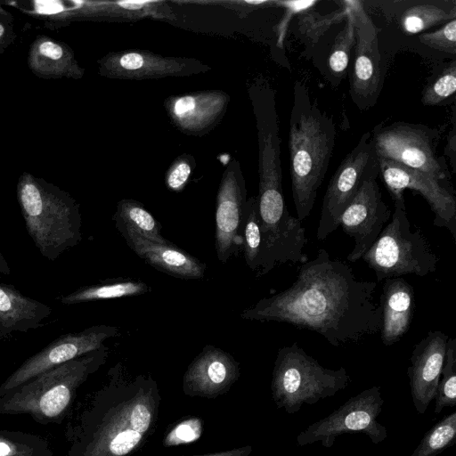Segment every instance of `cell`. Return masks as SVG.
<instances>
[{"mask_svg": "<svg viewBox=\"0 0 456 456\" xmlns=\"http://www.w3.org/2000/svg\"><path fill=\"white\" fill-rule=\"evenodd\" d=\"M377 281H363L345 262L321 248L304 262L293 284L244 310L245 320L284 322L322 335L333 346L357 343L379 332Z\"/></svg>", "mask_w": 456, "mask_h": 456, "instance_id": "cell-1", "label": "cell"}, {"mask_svg": "<svg viewBox=\"0 0 456 456\" xmlns=\"http://www.w3.org/2000/svg\"><path fill=\"white\" fill-rule=\"evenodd\" d=\"M111 378L67 424L64 456H132L153 432L161 397L152 378Z\"/></svg>", "mask_w": 456, "mask_h": 456, "instance_id": "cell-2", "label": "cell"}, {"mask_svg": "<svg viewBox=\"0 0 456 456\" xmlns=\"http://www.w3.org/2000/svg\"><path fill=\"white\" fill-rule=\"evenodd\" d=\"M335 141L332 116L313 102L306 86L297 80L289 118V151L292 198L300 222L314 206Z\"/></svg>", "mask_w": 456, "mask_h": 456, "instance_id": "cell-3", "label": "cell"}, {"mask_svg": "<svg viewBox=\"0 0 456 456\" xmlns=\"http://www.w3.org/2000/svg\"><path fill=\"white\" fill-rule=\"evenodd\" d=\"M108 354L103 346L12 388L0 396V414H28L42 425L61 424L71 412L78 387Z\"/></svg>", "mask_w": 456, "mask_h": 456, "instance_id": "cell-4", "label": "cell"}, {"mask_svg": "<svg viewBox=\"0 0 456 456\" xmlns=\"http://www.w3.org/2000/svg\"><path fill=\"white\" fill-rule=\"evenodd\" d=\"M17 200L28 235L48 260L55 261L81 241L79 204L68 192L25 172Z\"/></svg>", "mask_w": 456, "mask_h": 456, "instance_id": "cell-5", "label": "cell"}, {"mask_svg": "<svg viewBox=\"0 0 456 456\" xmlns=\"http://www.w3.org/2000/svg\"><path fill=\"white\" fill-rule=\"evenodd\" d=\"M351 378L344 367H323L297 342L279 349L274 361L271 394L277 409L288 414L299 411L345 389Z\"/></svg>", "mask_w": 456, "mask_h": 456, "instance_id": "cell-6", "label": "cell"}, {"mask_svg": "<svg viewBox=\"0 0 456 456\" xmlns=\"http://www.w3.org/2000/svg\"><path fill=\"white\" fill-rule=\"evenodd\" d=\"M391 221L362 258L377 281L406 274L426 276L436 270L438 257L420 229H411L403 194L393 197Z\"/></svg>", "mask_w": 456, "mask_h": 456, "instance_id": "cell-7", "label": "cell"}, {"mask_svg": "<svg viewBox=\"0 0 456 456\" xmlns=\"http://www.w3.org/2000/svg\"><path fill=\"white\" fill-rule=\"evenodd\" d=\"M370 133L377 156L451 184L445 159L437 154L441 132L423 124L403 121L376 126Z\"/></svg>", "mask_w": 456, "mask_h": 456, "instance_id": "cell-8", "label": "cell"}, {"mask_svg": "<svg viewBox=\"0 0 456 456\" xmlns=\"http://www.w3.org/2000/svg\"><path fill=\"white\" fill-rule=\"evenodd\" d=\"M384 403L380 387L372 386L302 430L297 444L305 446L320 442L330 449L338 436L349 433L364 434L374 444H380L387 437V428L378 419Z\"/></svg>", "mask_w": 456, "mask_h": 456, "instance_id": "cell-9", "label": "cell"}, {"mask_svg": "<svg viewBox=\"0 0 456 456\" xmlns=\"http://www.w3.org/2000/svg\"><path fill=\"white\" fill-rule=\"evenodd\" d=\"M379 166L370 133H364L332 175L325 191L316 236L323 240L339 226V219L362 183L379 177Z\"/></svg>", "mask_w": 456, "mask_h": 456, "instance_id": "cell-10", "label": "cell"}, {"mask_svg": "<svg viewBox=\"0 0 456 456\" xmlns=\"http://www.w3.org/2000/svg\"><path fill=\"white\" fill-rule=\"evenodd\" d=\"M118 333L116 326L100 324L60 336L24 361L0 385V396L46 370L102 348L105 340Z\"/></svg>", "mask_w": 456, "mask_h": 456, "instance_id": "cell-11", "label": "cell"}, {"mask_svg": "<svg viewBox=\"0 0 456 456\" xmlns=\"http://www.w3.org/2000/svg\"><path fill=\"white\" fill-rule=\"evenodd\" d=\"M349 4L355 28L350 95L355 105L364 110L377 102L383 86L385 66L379 52L377 28L362 8V3L349 0Z\"/></svg>", "mask_w": 456, "mask_h": 456, "instance_id": "cell-12", "label": "cell"}, {"mask_svg": "<svg viewBox=\"0 0 456 456\" xmlns=\"http://www.w3.org/2000/svg\"><path fill=\"white\" fill-rule=\"evenodd\" d=\"M97 63L99 75L124 80L189 77L211 69L196 58L163 56L141 49L110 52Z\"/></svg>", "mask_w": 456, "mask_h": 456, "instance_id": "cell-13", "label": "cell"}, {"mask_svg": "<svg viewBox=\"0 0 456 456\" xmlns=\"http://www.w3.org/2000/svg\"><path fill=\"white\" fill-rule=\"evenodd\" d=\"M246 182L240 164L232 159L226 165L216 201V252L224 264L242 248V221L247 202Z\"/></svg>", "mask_w": 456, "mask_h": 456, "instance_id": "cell-14", "label": "cell"}, {"mask_svg": "<svg viewBox=\"0 0 456 456\" xmlns=\"http://www.w3.org/2000/svg\"><path fill=\"white\" fill-rule=\"evenodd\" d=\"M378 159L379 175L391 197L403 194L405 189L419 193L435 214L434 224L449 230L456 240V198L452 186L392 160Z\"/></svg>", "mask_w": 456, "mask_h": 456, "instance_id": "cell-15", "label": "cell"}, {"mask_svg": "<svg viewBox=\"0 0 456 456\" xmlns=\"http://www.w3.org/2000/svg\"><path fill=\"white\" fill-rule=\"evenodd\" d=\"M377 178L371 177L362 183L339 219L345 233L354 240V248L346 257L350 262L362 258L392 215L382 200Z\"/></svg>", "mask_w": 456, "mask_h": 456, "instance_id": "cell-16", "label": "cell"}, {"mask_svg": "<svg viewBox=\"0 0 456 456\" xmlns=\"http://www.w3.org/2000/svg\"><path fill=\"white\" fill-rule=\"evenodd\" d=\"M230 95L223 90H204L171 95L164 108L171 124L191 136H204L224 118Z\"/></svg>", "mask_w": 456, "mask_h": 456, "instance_id": "cell-17", "label": "cell"}, {"mask_svg": "<svg viewBox=\"0 0 456 456\" xmlns=\"http://www.w3.org/2000/svg\"><path fill=\"white\" fill-rule=\"evenodd\" d=\"M240 376V363L232 355L207 345L188 366L183 391L189 396L214 399L228 392Z\"/></svg>", "mask_w": 456, "mask_h": 456, "instance_id": "cell-18", "label": "cell"}, {"mask_svg": "<svg viewBox=\"0 0 456 456\" xmlns=\"http://www.w3.org/2000/svg\"><path fill=\"white\" fill-rule=\"evenodd\" d=\"M448 338L441 330H430L411 352L407 375L412 403L419 414H424L435 399Z\"/></svg>", "mask_w": 456, "mask_h": 456, "instance_id": "cell-19", "label": "cell"}, {"mask_svg": "<svg viewBox=\"0 0 456 456\" xmlns=\"http://www.w3.org/2000/svg\"><path fill=\"white\" fill-rule=\"evenodd\" d=\"M118 230L129 248L153 268L180 279L204 277L206 265L176 245L149 240L129 229Z\"/></svg>", "mask_w": 456, "mask_h": 456, "instance_id": "cell-20", "label": "cell"}, {"mask_svg": "<svg viewBox=\"0 0 456 456\" xmlns=\"http://www.w3.org/2000/svg\"><path fill=\"white\" fill-rule=\"evenodd\" d=\"M379 305L381 340L389 346L398 342L411 326L415 311L413 287L402 277L385 279Z\"/></svg>", "mask_w": 456, "mask_h": 456, "instance_id": "cell-21", "label": "cell"}, {"mask_svg": "<svg viewBox=\"0 0 456 456\" xmlns=\"http://www.w3.org/2000/svg\"><path fill=\"white\" fill-rule=\"evenodd\" d=\"M51 314L47 305L25 296L12 285L0 283V340L43 326Z\"/></svg>", "mask_w": 456, "mask_h": 456, "instance_id": "cell-22", "label": "cell"}, {"mask_svg": "<svg viewBox=\"0 0 456 456\" xmlns=\"http://www.w3.org/2000/svg\"><path fill=\"white\" fill-rule=\"evenodd\" d=\"M28 64L34 73L43 77H67L77 79L85 73L71 49L46 37H40L34 42L28 55Z\"/></svg>", "mask_w": 456, "mask_h": 456, "instance_id": "cell-23", "label": "cell"}, {"mask_svg": "<svg viewBox=\"0 0 456 456\" xmlns=\"http://www.w3.org/2000/svg\"><path fill=\"white\" fill-rule=\"evenodd\" d=\"M151 290V287L142 281L119 278L81 287L70 294L61 296L59 300L63 305H75L139 296Z\"/></svg>", "mask_w": 456, "mask_h": 456, "instance_id": "cell-24", "label": "cell"}, {"mask_svg": "<svg viewBox=\"0 0 456 456\" xmlns=\"http://www.w3.org/2000/svg\"><path fill=\"white\" fill-rule=\"evenodd\" d=\"M113 220L116 222L117 229H129L149 240L159 243L168 242L161 235V224L137 200L131 199L121 200L118 203Z\"/></svg>", "mask_w": 456, "mask_h": 456, "instance_id": "cell-25", "label": "cell"}, {"mask_svg": "<svg viewBox=\"0 0 456 456\" xmlns=\"http://www.w3.org/2000/svg\"><path fill=\"white\" fill-rule=\"evenodd\" d=\"M453 19H456L455 5L448 7L442 3L423 2L405 9L399 21L404 32L418 34Z\"/></svg>", "mask_w": 456, "mask_h": 456, "instance_id": "cell-26", "label": "cell"}, {"mask_svg": "<svg viewBox=\"0 0 456 456\" xmlns=\"http://www.w3.org/2000/svg\"><path fill=\"white\" fill-rule=\"evenodd\" d=\"M0 456H53V452L38 435L0 429Z\"/></svg>", "mask_w": 456, "mask_h": 456, "instance_id": "cell-27", "label": "cell"}, {"mask_svg": "<svg viewBox=\"0 0 456 456\" xmlns=\"http://www.w3.org/2000/svg\"><path fill=\"white\" fill-rule=\"evenodd\" d=\"M241 235L247 265L252 271H259L261 264L262 234L257 210L256 196L247 200L242 221Z\"/></svg>", "mask_w": 456, "mask_h": 456, "instance_id": "cell-28", "label": "cell"}, {"mask_svg": "<svg viewBox=\"0 0 456 456\" xmlns=\"http://www.w3.org/2000/svg\"><path fill=\"white\" fill-rule=\"evenodd\" d=\"M456 411L434 425L420 440L411 456H436L455 443Z\"/></svg>", "mask_w": 456, "mask_h": 456, "instance_id": "cell-29", "label": "cell"}, {"mask_svg": "<svg viewBox=\"0 0 456 456\" xmlns=\"http://www.w3.org/2000/svg\"><path fill=\"white\" fill-rule=\"evenodd\" d=\"M344 3L347 8L346 24L337 35L328 57L330 71L336 77H343L346 73L350 53L355 42L354 17L349 1Z\"/></svg>", "mask_w": 456, "mask_h": 456, "instance_id": "cell-30", "label": "cell"}, {"mask_svg": "<svg viewBox=\"0 0 456 456\" xmlns=\"http://www.w3.org/2000/svg\"><path fill=\"white\" fill-rule=\"evenodd\" d=\"M435 413L456 405V339L448 338L444 365L435 396Z\"/></svg>", "mask_w": 456, "mask_h": 456, "instance_id": "cell-31", "label": "cell"}, {"mask_svg": "<svg viewBox=\"0 0 456 456\" xmlns=\"http://www.w3.org/2000/svg\"><path fill=\"white\" fill-rule=\"evenodd\" d=\"M456 61L445 63L441 70L430 78L422 91L421 102L425 106L442 104L455 94Z\"/></svg>", "mask_w": 456, "mask_h": 456, "instance_id": "cell-32", "label": "cell"}, {"mask_svg": "<svg viewBox=\"0 0 456 456\" xmlns=\"http://www.w3.org/2000/svg\"><path fill=\"white\" fill-rule=\"evenodd\" d=\"M340 4L343 5L342 8L325 16L314 15V13L313 15L306 11L301 12V16L298 18L301 31L312 39L318 38L327 28L346 19L347 8L344 1Z\"/></svg>", "mask_w": 456, "mask_h": 456, "instance_id": "cell-33", "label": "cell"}, {"mask_svg": "<svg viewBox=\"0 0 456 456\" xmlns=\"http://www.w3.org/2000/svg\"><path fill=\"white\" fill-rule=\"evenodd\" d=\"M196 166L195 158L189 154L178 156L165 174V183L169 191L180 192L187 184Z\"/></svg>", "mask_w": 456, "mask_h": 456, "instance_id": "cell-34", "label": "cell"}, {"mask_svg": "<svg viewBox=\"0 0 456 456\" xmlns=\"http://www.w3.org/2000/svg\"><path fill=\"white\" fill-rule=\"evenodd\" d=\"M203 431V422L196 417L188 418L175 424L165 436L166 447L189 444L198 440Z\"/></svg>", "mask_w": 456, "mask_h": 456, "instance_id": "cell-35", "label": "cell"}, {"mask_svg": "<svg viewBox=\"0 0 456 456\" xmlns=\"http://www.w3.org/2000/svg\"><path fill=\"white\" fill-rule=\"evenodd\" d=\"M419 41L425 45L452 55L456 54V19L444 24L439 29L420 33Z\"/></svg>", "mask_w": 456, "mask_h": 456, "instance_id": "cell-36", "label": "cell"}, {"mask_svg": "<svg viewBox=\"0 0 456 456\" xmlns=\"http://www.w3.org/2000/svg\"><path fill=\"white\" fill-rule=\"evenodd\" d=\"M252 450V446L248 445L240 448L194 456H248L251 453Z\"/></svg>", "mask_w": 456, "mask_h": 456, "instance_id": "cell-37", "label": "cell"}, {"mask_svg": "<svg viewBox=\"0 0 456 456\" xmlns=\"http://www.w3.org/2000/svg\"><path fill=\"white\" fill-rule=\"evenodd\" d=\"M0 273L8 275L11 273V268L8 265L7 260L0 251Z\"/></svg>", "mask_w": 456, "mask_h": 456, "instance_id": "cell-38", "label": "cell"}, {"mask_svg": "<svg viewBox=\"0 0 456 456\" xmlns=\"http://www.w3.org/2000/svg\"><path fill=\"white\" fill-rule=\"evenodd\" d=\"M6 38H7L6 28L2 23H0V48L2 47V45L4 43H6Z\"/></svg>", "mask_w": 456, "mask_h": 456, "instance_id": "cell-39", "label": "cell"}]
</instances>
